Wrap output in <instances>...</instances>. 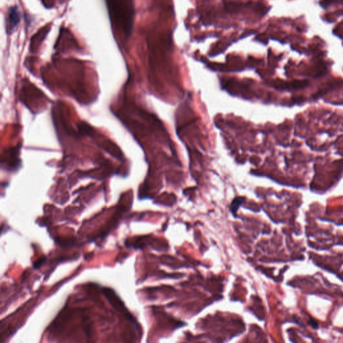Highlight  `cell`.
Instances as JSON below:
<instances>
[{
	"instance_id": "6da1fadb",
	"label": "cell",
	"mask_w": 343,
	"mask_h": 343,
	"mask_svg": "<svg viewBox=\"0 0 343 343\" xmlns=\"http://www.w3.org/2000/svg\"><path fill=\"white\" fill-rule=\"evenodd\" d=\"M114 27L126 38L132 32L135 16L133 0H105Z\"/></svg>"
},
{
	"instance_id": "7a4b0ae2",
	"label": "cell",
	"mask_w": 343,
	"mask_h": 343,
	"mask_svg": "<svg viewBox=\"0 0 343 343\" xmlns=\"http://www.w3.org/2000/svg\"><path fill=\"white\" fill-rule=\"evenodd\" d=\"M20 20V14H19L18 9L16 6L12 7L8 12V17L6 19V31L7 33H13L16 27L19 24Z\"/></svg>"
},
{
	"instance_id": "3957f363",
	"label": "cell",
	"mask_w": 343,
	"mask_h": 343,
	"mask_svg": "<svg viewBox=\"0 0 343 343\" xmlns=\"http://www.w3.org/2000/svg\"><path fill=\"white\" fill-rule=\"evenodd\" d=\"M244 200V198H242V197H237L235 200H233L230 209H231V212L234 214H236L237 211L238 210L239 207L242 205Z\"/></svg>"
},
{
	"instance_id": "277c9868",
	"label": "cell",
	"mask_w": 343,
	"mask_h": 343,
	"mask_svg": "<svg viewBox=\"0 0 343 343\" xmlns=\"http://www.w3.org/2000/svg\"><path fill=\"white\" fill-rule=\"evenodd\" d=\"M309 325H310V326L312 327L313 328H314V329H317L318 328V324L317 321H316L315 320L313 319L312 318H309Z\"/></svg>"
},
{
	"instance_id": "5b68a950",
	"label": "cell",
	"mask_w": 343,
	"mask_h": 343,
	"mask_svg": "<svg viewBox=\"0 0 343 343\" xmlns=\"http://www.w3.org/2000/svg\"><path fill=\"white\" fill-rule=\"evenodd\" d=\"M46 258H43L41 259L38 260V261L34 263V267L35 269H38L42 264H43L44 262L45 261Z\"/></svg>"
}]
</instances>
